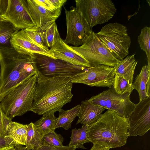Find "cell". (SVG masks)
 Returning a JSON list of instances; mask_svg holds the SVG:
<instances>
[{
  "label": "cell",
  "instance_id": "6da1fadb",
  "mask_svg": "<svg viewBox=\"0 0 150 150\" xmlns=\"http://www.w3.org/2000/svg\"><path fill=\"white\" fill-rule=\"evenodd\" d=\"M37 83L30 111L38 115L54 114L70 102L72 83L67 77H48L38 71Z\"/></svg>",
  "mask_w": 150,
  "mask_h": 150
},
{
  "label": "cell",
  "instance_id": "2e32d148",
  "mask_svg": "<svg viewBox=\"0 0 150 150\" xmlns=\"http://www.w3.org/2000/svg\"><path fill=\"white\" fill-rule=\"evenodd\" d=\"M104 108L93 104L86 100L82 101L80 105L78 119L76 123L90 127L97 122L101 117Z\"/></svg>",
  "mask_w": 150,
  "mask_h": 150
},
{
  "label": "cell",
  "instance_id": "74e56055",
  "mask_svg": "<svg viewBox=\"0 0 150 150\" xmlns=\"http://www.w3.org/2000/svg\"><path fill=\"white\" fill-rule=\"evenodd\" d=\"M0 150H15V146H13L0 147Z\"/></svg>",
  "mask_w": 150,
  "mask_h": 150
},
{
  "label": "cell",
  "instance_id": "7c38bea8",
  "mask_svg": "<svg viewBox=\"0 0 150 150\" xmlns=\"http://www.w3.org/2000/svg\"><path fill=\"white\" fill-rule=\"evenodd\" d=\"M128 137L143 136L150 129V97L136 104L127 119Z\"/></svg>",
  "mask_w": 150,
  "mask_h": 150
},
{
  "label": "cell",
  "instance_id": "e0dca14e",
  "mask_svg": "<svg viewBox=\"0 0 150 150\" xmlns=\"http://www.w3.org/2000/svg\"><path fill=\"white\" fill-rule=\"evenodd\" d=\"M32 18L37 26L40 27L52 21H56L60 16L61 8L51 12L36 3L34 0H27Z\"/></svg>",
  "mask_w": 150,
  "mask_h": 150
},
{
  "label": "cell",
  "instance_id": "30bf717a",
  "mask_svg": "<svg viewBox=\"0 0 150 150\" xmlns=\"http://www.w3.org/2000/svg\"><path fill=\"white\" fill-rule=\"evenodd\" d=\"M67 33L64 42L74 47L82 45L92 32L80 12L71 7L69 10L64 8Z\"/></svg>",
  "mask_w": 150,
  "mask_h": 150
},
{
  "label": "cell",
  "instance_id": "603a6c76",
  "mask_svg": "<svg viewBox=\"0 0 150 150\" xmlns=\"http://www.w3.org/2000/svg\"><path fill=\"white\" fill-rule=\"evenodd\" d=\"M26 145L28 150H38L43 145V136L38 131L34 123L28 124Z\"/></svg>",
  "mask_w": 150,
  "mask_h": 150
},
{
  "label": "cell",
  "instance_id": "83f0119b",
  "mask_svg": "<svg viewBox=\"0 0 150 150\" xmlns=\"http://www.w3.org/2000/svg\"><path fill=\"white\" fill-rule=\"evenodd\" d=\"M112 86L115 91L120 95L131 93L133 89L132 86L125 79L116 75H115Z\"/></svg>",
  "mask_w": 150,
  "mask_h": 150
},
{
  "label": "cell",
  "instance_id": "8992f818",
  "mask_svg": "<svg viewBox=\"0 0 150 150\" xmlns=\"http://www.w3.org/2000/svg\"><path fill=\"white\" fill-rule=\"evenodd\" d=\"M70 47L86 59L91 67L103 64L114 67L120 61L110 52L96 33L93 31L82 45L77 47Z\"/></svg>",
  "mask_w": 150,
  "mask_h": 150
},
{
  "label": "cell",
  "instance_id": "ac0fdd59",
  "mask_svg": "<svg viewBox=\"0 0 150 150\" xmlns=\"http://www.w3.org/2000/svg\"><path fill=\"white\" fill-rule=\"evenodd\" d=\"M134 56V54L127 56L114 67L115 74L124 78L131 85H132L134 70L137 63Z\"/></svg>",
  "mask_w": 150,
  "mask_h": 150
},
{
  "label": "cell",
  "instance_id": "484cf974",
  "mask_svg": "<svg viewBox=\"0 0 150 150\" xmlns=\"http://www.w3.org/2000/svg\"><path fill=\"white\" fill-rule=\"evenodd\" d=\"M88 127L87 125H83L81 128L72 129L70 141L68 146H74L76 148L85 149L84 144L91 142L88 138L87 133Z\"/></svg>",
  "mask_w": 150,
  "mask_h": 150
},
{
  "label": "cell",
  "instance_id": "7402d4cb",
  "mask_svg": "<svg viewBox=\"0 0 150 150\" xmlns=\"http://www.w3.org/2000/svg\"><path fill=\"white\" fill-rule=\"evenodd\" d=\"M19 30L7 20L0 22V49L12 48L11 40L12 36Z\"/></svg>",
  "mask_w": 150,
  "mask_h": 150
},
{
  "label": "cell",
  "instance_id": "44dd1931",
  "mask_svg": "<svg viewBox=\"0 0 150 150\" xmlns=\"http://www.w3.org/2000/svg\"><path fill=\"white\" fill-rule=\"evenodd\" d=\"M44 38L45 46L51 48L61 38L55 21H50L40 27Z\"/></svg>",
  "mask_w": 150,
  "mask_h": 150
},
{
  "label": "cell",
  "instance_id": "cb8c5ba5",
  "mask_svg": "<svg viewBox=\"0 0 150 150\" xmlns=\"http://www.w3.org/2000/svg\"><path fill=\"white\" fill-rule=\"evenodd\" d=\"M80 105L79 104L67 110L62 109L59 112V116L55 127L56 129L62 127L65 130L70 129L72 121L78 116Z\"/></svg>",
  "mask_w": 150,
  "mask_h": 150
},
{
  "label": "cell",
  "instance_id": "9c48e42d",
  "mask_svg": "<svg viewBox=\"0 0 150 150\" xmlns=\"http://www.w3.org/2000/svg\"><path fill=\"white\" fill-rule=\"evenodd\" d=\"M37 69L42 75L48 77L71 78L84 71L87 68L74 65L63 60L34 54Z\"/></svg>",
  "mask_w": 150,
  "mask_h": 150
},
{
  "label": "cell",
  "instance_id": "d6986e66",
  "mask_svg": "<svg viewBox=\"0 0 150 150\" xmlns=\"http://www.w3.org/2000/svg\"><path fill=\"white\" fill-rule=\"evenodd\" d=\"M149 81H150V69L148 65H145L142 67L132 85L133 89H136L138 93L139 101L147 97L146 86Z\"/></svg>",
  "mask_w": 150,
  "mask_h": 150
},
{
  "label": "cell",
  "instance_id": "ba28073f",
  "mask_svg": "<svg viewBox=\"0 0 150 150\" xmlns=\"http://www.w3.org/2000/svg\"><path fill=\"white\" fill-rule=\"evenodd\" d=\"M131 93L118 94L112 86L88 100L92 104L113 111L120 116L128 119L136 104L130 100Z\"/></svg>",
  "mask_w": 150,
  "mask_h": 150
},
{
  "label": "cell",
  "instance_id": "8d00e7d4",
  "mask_svg": "<svg viewBox=\"0 0 150 150\" xmlns=\"http://www.w3.org/2000/svg\"><path fill=\"white\" fill-rule=\"evenodd\" d=\"M110 148L107 146H101L96 144H93L90 150H109Z\"/></svg>",
  "mask_w": 150,
  "mask_h": 150
},
{
  "label": "cell",
  "instance_id": "5bb4252c",
  "mask_svg": "<svg viewBox=\"0 0 150 150\" xmlns=\"http://www.w3.org/2000/svg\"><path fill=\"white\" fill-rule=\"evenodd\" d=\"M12 47L18 52L30 56L38 54L56 59L50 49L36 43L28 36L24 30L18 31L11 40Z\"/></svg>",
  "mask_w": 150,
  "mask_h": 150
},
{
  "label": "cell",
  "instance_id": "d590c367",
  "mask_svg": "<svg viewBox=\"0 0 150 150\" xmlns=\"http://www.w3.org/2000/svg\"><path fill=\"white\" fill-rule=\"evenodd\" d=\"M55 8L58 9L62 8L67 1V0H49Z\"/></svg>",
  "mask_w": 150,
  "mask_h": 150
},
{
  "label": "cell",
  "instance_id": "d6a6232c",
  "mask_svg": "<svg viewBox=\"0 0 150 150\" xmlns=\"http://www.w3.org/2000/svg\"><path fill=\"white\" fill-rule=\"evenodd\" d=\"M19 145H20L11 137L7 136L0 137V147L10 146H15Z\"/></svg>",
  "mask_w": 150,
  "mask_h": 150
},
{
  "label": "cell",
  "instance_id": "9a60e30c",
  "mask_svg": "<svg viewBox=\"0 0 150 150\" xmlns=\"http://www.w3.org/2000/svg\"><path fill=\"white\" fill-rule=\"evenodd\" d=\"M54 57L74 65L88 68L91 67L88 62L66 43L61 38L50 49Z\"/></svg>",
  "mask_w": 150,
  "mask_h": 150
},
{
  "label": "cell",
  "instance_id": "f1b7e54d",
  "mask_svg": "<svg viewBox=\"0 0 150 150\" xmlns=\"http://www.w3.org/2000/svg\"><path fill=\"white\" fill-rule=\"evenodd\" d=\"M24 30L30 38L36 43L41 46L46 47L44 36L40 27L35 25Z\"/></svg>",
  "mask_w": 150,
  "mask_h": 150
},
{
  "label": "cell",
  "instance_id": "8fae6325",
  "mask_svg": "<svg viewBox=\"0 0 150 150\" xmlns=\"http://www.w3.org/2000/svg\"><path fill=\"white\" fill-rule=\"evenodd\" d=\"M114 67L99 64L87 68L83 71L70 78L73 83H81L91 87L113 86L115 76Z\"/></svg>",
  "mask_w": 150,
  "mask_h": 150
},
{
  "label": "cell",
  "instance_id": "4316f807",
  "mask_svg": "<svg viewBox=\"0 0 150 150\" xmlns=\"http://www.w3.org/2000/svg\"><path fill=\"white\" fill-rule=\"evenodd\" d=\"M137 40L141 50L146 53L148 61V66L150 69V28L145 26L141 30L138 37Z\"/></svg>",
  "mask_w": 150,
  "mask_h": 150
},
{
  "label": "cell",
  "instance_id": "f35d334b",
  "mask_svg": "<svg viewBox=\"0 0 150 150\" xmlns=\"http://www.w3.org/2000/svg\"><path fill=\"white\" fill-rule=\"evenodd\" d=\"M15 150H28L25 147L21 145H19L15 146Z\"/></svg>",
  "mask_w": 150,
  "mask_h": 150
},
{
  "label": "cell",
  "instance_id": "3957f363",
  "mask_svg": "<svg viewBox=\"0 0 150 150\" xmlns=\"http://www.w3.org/2000/svg\"><path fill=\"white\" fill-rule=\"evenodd\" d=\"M128 122L115 112L108 110L88 127V138L93 144L115 148L125 145L128 137Z\"/></svg>",
  "mask_w": 150,
  "mask_h": 150
},
{
  "label": "cell",
  "instance_id": "ab89813d",
  "mask_svg": "<svg viewBox=\"0 0 150 150\" xmlns=\"http://www.w3.org/2000/svg\"><path fill=\"white\" fill-rule=\"evenodd\" d=\"M6 20H5V19L2 16H0V22Z\"/></svg>",
  "mask_w": 150,
  "mask_h": 150
},
{
  "label": "cell",
  "instance_id": "f546056e",
  "mask_svg": "<svg viewBox=\"0 0 150 150\" xmlns=\"http://www.w3.org/2000/svg\"><path fill=\"white\" fill-rule=\"evenodd\" d=\"M44 143L56 147L63 146L64 141L63 137L57 134L54 131L50 132L43 137Z\"/></svg>",
  "mask_w": 150,
  "mask_h": 150
},
{
  "label": "cell",
  "instance_id": "7a4b0ae2",
  "mask_svg": "<svg viewBox=\"0 0 150 150\" xmlns=\"http://www.w3.org/2000/svg\"><path fill=\"white\" fill-rule=\"evenodd\" d=\"M35 58L13 47L0 49V102L15 87L37 74Z\"/></svg>",
  "mask_w": 150,
  "mask_h": 150
},
{
  "label": "cell",
  "instance_id": "277c9868",
  "mask_svg": "<svg viewBox=\"0 0 150 150\" xmlns=\"http://www.w3.org/2000/svg\"><path fill=\"white\" fill-rule=\"evenodd\" d=\"M37 74L15 87L0 102L2 110L10 119L30 111L37 83Z\"/></svg>",
  "mask_w": 150,
  "mask_h": 150
},
{
  "label": "cell",
  "instance_id": "52a82bcc",
  "mask_svg": "<svg viewBox=\"0 0 150 150\" xmlns=\"http://www.w3.org/2000/svg\"><path fill=\"white\" fill-rule=\"evenodd\" d=\"M79 11L91 28L108 22L115 14L116 9L110 0H76Z\"/></svg>",
  "mask_w": 150,
  "mask_h": 150
},
{
  "label": "cell",
  "instance_id": "ffe728a7",
  "mask_svg": "<svg viewBox=\"0 0 150 150\" xmlns=\"http://www.w3.org/2000/svg\"><path fill=\"white\" fill-rule=\"evenodd\" d=\"M28 129V125L12 121L8 126L6 136L12 138L20 145L25 146Z\"/></svg>",
  "mask_w": 150,
  "mask_h": 150
},
{
  "label": "cell",
  "instance_id": "836d02e7",
  "mask_svg": "<svg viewBox=\"0 0 150 150\" xmlns=\"http://www.w3.org/2000/svg\"><path fill=\"white\" fill-rule=\"evenodd\" d=\"M34 1L37 4L50 11L54 12L58 9H56L50 2L49 0H34Z\"/></svg>",
  "mask_w": 150,
  "mask_h": 150
},
{
  "label": "cell",
  "instance_id": "e575fe53",
  "mask_svg": "<svg viewBox=\"0 0 150 150\" xmlns=\"http://www.w3.org/2000/svg\"><path fill=\"white\" fill-rule=\"evenodd\" d=\"M8 0H0V16L6 13L8 6Z\"/></svg>",
  "mask_w": 150,
  "mask_h": 150
},
{
  "label": "cell",
  "instance_id": "4dcf8cb0",
  "mask_svg": "<svg viewBox=\"0 0 150 150\" xmlns=\"http://www.w3.org/2000/svg\"><path fill=\"white\" fill-rule=\"evenodd\" d=\"M11 121L12 120L8 117L3 112L0 105V137L6 136L7 127Z\"/></svg>",
  "mask_w": 150,
  "mask_h": 150
},
{
  "label": "cell",
  "instance_id": "d4e9b609",
  "mask_svg": "<svg viewBox=\"0 0 150 150\" xmlns=\"http://www.w3.org/2000/svg\"><path fill=\"white\" fill-rule=\"evenodd\" d=\"M57 119L54 114H49L43 115L34 124L43 137L50 132L54 131Z\"/></svg>",
  "mask_w": 150,
  "mask_h": 150
},
{
  "label": "cell",
  "instance_id": "1f68e13d",
  "mask_svg": "<svg viewBox=\"0 0 150 150\" xmlns=\"http://www.w3.org/2000/svg\"><path fill=\"white\" fill-rule=\"evenodd\" d=\"M76 149L74 146L69 147L68 146L56 147L43 143L42 146L38 150H75Z\"/></svg>",
  "mask_w": 150,
  "mask_h": 150
},
{
  "label": "cell",
  "instance_id": "4fadbf2b",
  "mask_svg": "<svg viewBox=\"0 0 150 150\" xmlns=\"http://www.w3.org/2000/svg\"><path fill=\"white\" fill-rule=\"evenodd\" d=\"M2 16L19 30L35 25L26 0H8L7 10Z\"/></svg>",
  "mask_w": 150,
  "mask_h": 150
},
{
  "label": "cell",
  "instance_id": "5b68a950",
  "mask_svg": "<svg viewBox=\"0 0 150 150\" xmlns=\"http://www.w3.org/2000/svg\"><path fill=\"white\" fill-rule=\"evenodd\" d=\"M96 34L110 52L121 61L129 53L131 38L125 26L117 22L103 27Z\"/></svg>",
  "mask_w": 150,
  "mask_h": 150
}]
</instances>
